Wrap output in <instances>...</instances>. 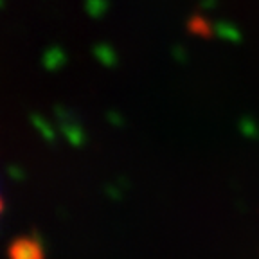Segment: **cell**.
<instances>
[{
  "instance_id": "obj_2",
  "label": "cell",
  "mask_w": 259,
  "mask_h": 259,
  "mask_svg": "<svg viewBox=\"0 0 259 259\" xmlns=\"http://www.w3.org/2000/svg\"><path fill=\"white\" fill-rule=\"evenodd\" d=\"M0 210H2V200H0Z\"/></svg>"
},
{
  "instance_id": "obj_1",
  "label": "cell",
  "mask_w": 259,
  "mask_h": 259,
  "mask_svg": "<svg viewBox=\"0 0 259 259\" xmlns=\"http://www.w3.org/2000/svg\"><path fill=\"white\" fill-rule=\"evenodd\" d=\"M9 259H44L41 243L34 238H18L9 247Z\"/></svg>"
}]
</instances>
